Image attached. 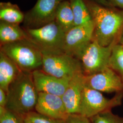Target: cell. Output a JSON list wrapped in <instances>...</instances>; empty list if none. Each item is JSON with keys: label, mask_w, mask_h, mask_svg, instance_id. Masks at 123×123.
Instances as JSON below:
<instances>
[{"label": "cell", "mask_w": 123, "mask_h": 123, "mask_svg": "<svg viewBox=\"0 0 123 123\" xmlns=\"http://www.w3.org/2000/svg\"><path fill=\"white\" fill-rule=\"evenodd\" d=\"M65 121L66 123H91L89 119L79 114H69Z\"/></svg>", "instance_id": "603a6c76"}, {"label": "cell", "mask_w": 123, "mask_h": 123, "mask_svg": "<svg viewBox=\"0 0 123 123\" xmlns=\"http://www.w3.org/2000/svg\"><path fill=\"white\" fill-rule=\"evenodd\" d=\"M92 123H123V118L113 114L110 110H106L89 119Z\"/></svg>", "instance_id": "ffe728a7"}, {"label": "cell", "mask_w": 123, "mask_h": 123, "mask_svg": "<svg viewBox=\"0 0 123 123\" xmlns=\"http://www.w3.org/2000/svg\"><path fill=\"white\" fill-rule=\"evenodd\" d=\"M7 102L6 92L0 88V106L6 107Z\"/></svg>", "instance_id": "cb8c5ba5"}, {"label": "cell", "mask_w": 123, "mask_h": 123, "mask_svg": "<svg viewBox=\"0 0 123 123\" xmlns=\"http://www.w3.org/2000/svg\"><path fill=\"white\" fill-rule=\"evenodd\" d=\"M32 123H66L64 120L54 119L36 111H32L25 116Z\"/></svg>", "instance_id": "7402d4cb"}, {"label": "cell", "mask_w": 123, "mask_h": 123, "mask_svg": "<svg viewBox=\"0 0 123 123\" xmlns=\"http://www.w3.org/2000/svg\"><path fill=\"white\" fill-rule=\"evenodd\" d=\"M28 39L25 29L19 24L0 22V45Z\"/></svg>", "instance_id": "9a60e30c"}, {"label": "cell", "mask_w": 123, "mask_h": 123, "mask_svg": "<svg viewBox=\"0 0 123 123\" xmlns=\"http://www.w3.org/2000/svg\"><path fill=\"white\" fill-rule=\"evenodd\" d=\"M122 96L112 99L105 97L101 92L85 85L79 105V114L90 119L95 115L118 105Z\"/></svg>", "instance_id": "52a82bcc"}, {"label": "cell", "mask_w": 123, "mask_h": 123, "mask_svg": "<svg viewBox=\"0 0 123 123\" xmlns=\"http://www.w3.org/2000/svg\"><path fill=\"white\" fill-rule=\"evenodd\" d=\"M109 1L112 5L123 9V0H109Z\"/></svg>", "instance_id": "484cf974"}, {"label": "cell", "mask_w": 123, "mask_h": 123, "mask_svg": "<svg viewBox=\"0 0 123 123\" xmlns=\"http://www.w3.org/2000/svg\"><path fill=\"white\" fill-rule=\"evenodd\" d=\"M35 110L41 114L65 120L68 115L62 96L46 92H38Z\"/></svg>", "instance_id": "8fae6325"}, {"label": "cell", "mask_w": 123, "mask_h": 123, "mask_svg": "<svg viewBox=\"0 0 123 123\" xmlns=\"http://www.w3.org/2000/svg\"><path fill=\"white\" fill-rule=\"evenodd\" d=\"M109 67L116 71L123 78V46L116 43L113 47L111 54Z\"/></svg>", "instance_id": "d6986e66"}, {"label": "cell", "mask_w": 123, "mask_h": 123, "mask_svg": "<svg viewBox=\"0 0 123 123\" xmlns=\"http://www.w3.org/2000/svg\"><path fill=\"white\" fill-rule=\"evenodd\" d=\"M115 42L107 47L102 46L94 40L84 49L79 56L83 71L85 76L95 74L109 67Z\"/></svg>", "instance_id": "8992f818"}, {"label": "cell", "mask_w": 123, "mask_h": 123, "mask_svg": "<svg viewBox=\"0 0 123 123\" xmlns=\"http://www.w3.org/2000/svg\"><path fill=\"white\" fill-rule=\"evenodd\" d=\"M25 117L0 106V123H24Z\"/></svg>", "instance_id": "44dd1931"}, {"label": "cell", "mask_w": 123, "mask_h": 123, "mask_svg": "<svg viewBox=\"0 0 123 123\" xmlns=\"http://www.w3.org/2000/svg\"><path fill=\"white\" fill-rule=\"evenodd\" d=\"M85 75L81 72L70 80L62 96V100L68 114H79V105L85 85Z\"/></svg>", "instance_id": "4fadbf2b"}, {"label": "cell", "mask_w": 123, "mask_h": 123, "mask_svg": "<svg viewBox=\"0 0 123 123\" xmlns=\"http://www.w3.org/2000/svg\"><path fill=\"white\" fill-rule=\"evenodd\" d=\"M41 69L56 77L67 79L83 72L79 59L63 52L43 53Z\"/></svg>", "instance_id": "5b68a950"}, {"label": "cell", "mask_w": 123, "mask_h": 123, "mask_svg": "<svg viewBox=\"0 0 123 123\" xmlns=\"http://www.w3.org/2000/svg\"><path fill=\"white\" fill-rule=\"evenodd\" d=\"M33 81L38 92H43L62 96L71 79H61L49 74L42 69L32 72Z\"/></svg>", "instance_id": "7c38bea8"}, {"label": "cell", "mask_w": 123, "mask_h": 123, "mask_svg": "<svg viewBox=\"0 0 123 123\" xmlns=\"http://www.w3.org/2000/svg\"><path fill=\"white\" fill-rule=\"evenodd\" d=\"M94 29L92 21L73 27L65 33L63 52L79 59L84 49L92 41Z\"/></svg>", "instance_id": "ba28073f"}, {"label": "cell", "mask_w": 123, "mask_h": 123, "mask_svg": "<svg viewBox=\"0 0 123 123\" xmlns=\"http://www.w3.org/2000/svg\"><path fill=\"white\" fill-rule=\"evenodd\" d=\"M6 108L25 117L35 110L38 92L32 73L21 71L9 86Z\"/></svg>", "instance_id": "7a4b0ae2"}, {"label": "cell", "mask_w": 123, "mask_h": 123, "mask_svg": "<svg viewBox=\"0 0 123 123\" xmlns=\"http://www.w3.org/2000/svg\"><path fill=\"white\" fill-rule=\"evenodd\" d=\"M85 1L94 25L93 40L104 47L117 42L123 27V12H115L91 0Z\"/></svg>", "instance_id": "6da1fadb"}, {"label": "cell", "mask_w": 123, "mask_h": 123, "mask_svg": "<svg viewBox=\"0 0 123 123\" xmlns=\"http://www.w3.org/2000/svg\"><path fill=\"white\" fill-rule=\"evenodd\" d=\"M55 21L65 33L75 26L74 16L69 0H64L59 5Z\"/></svg>", "instance_id": "2e32d148"}, {"label": "cell", "mask_w": 123, "mask_h": 123, "mask_svg": "<svg viewBox=\"0 0 123 123\" xmlns=\"http://www.w3.org/2000/svg\"><path fill=\"white\" fill-rule=\"evenodd\" d=\"M0 51L23 72L32 73L42 68L43 53L29 39L0 45Z\"/></svg>", "instance_id": "3957f363"}, {"label": "cell", "mask_w": 123, "mask_h": 123, "mask_svg": "<svg viewBox=\"0 0 123 123\" xmlns=\"http://www.w3.org/2000/svg\"><path fill=\"white\" fill-rule=\"evenodd\" d=\"M93 2H94L102 6L109 7H111L112 5L110 4V2L108 0H89Z\"/></svg>", "instance_id": "d4e9b609"}, {"label": "cell", "mask_w": 123, "mask_h": 123, "mask_svg": "<svg viewBox=\"0 0 123 123\" xmlns=\"http://www.w3.org/2000/svg\"><path fill=\"white\" fill-rule=\"evenodd\" d=\"M64 0H37L33 7L25 14L26 28H37L55 21L59 5Z\"/></svg>", "instance_id": "9c48e42d"}, {"label": "cell", "mask_w": 123, "mask_h": 123, "mask_svg": "<svg viewBox=\"0 0 123 123\" xmlns=\"http://www.w3.org/2000/svg\"><path fill=\"white\" fill-rule=\"evenodd\" d=\"M85 83L88 87L100 92H119L123 89L121 78L109 67L95 74L85 76Z\"/></svg>", "instance_id": "30bf717a"}, {"label": "cell", "mask_w": 123, "mask_h": 123, "mask_svg": "<svg viewBox=\"0 0 123 123\" xmlns=\"http://www.w3.org/2000/svg\"><path fill=\"white\" fill-rule=\"evenodd\" d=\"M74 16L75 26L86 24L92 21L84 0H69Z\"/></svg>", "instance_id": "ac0fdd59"}, {"label": "cell", "mask_w": 123, "mask_h": 123, "mask_svg": "<svg viewBox=\"0 0 123 123\" xmlns=\"http://www.w3.org/2000/svg\"><path fill=\"white\" fill-rule=\"evenodd\" d=\"M24 123H32V122H31V121L28 119L26 118V117H25V119H24Z\"/></svg>", "instance_id": "83f0119b"}, {"label": "cell", "mask_w": 123, "mask_h": 123, "mask_svg": "<svg viewBox=\"0 0 123 123\" xmlns=\"http://www.w3.org/2000/svg\"></svg>", "instance_id": "f1b7e54d"}, {"label": "cell", "mask_w": 123, "mask_h": 123, "mask_svg": "<svg viewBox=\"0 0 123 123\" xmlns=\"http://www.w3.org/2000/svg\"><path fill=\"white\" fill-rule=\"evenodd\" d=\"M119 44L123 46V27L119 36Z\"/></svg>", "instance_id": "4316f807"}, {"label": "cell", "mask_w": 123, "mask_h": 123, "mask_svg": "<svg viewBox=\"0 0 123 123\" xmlns=\"http://www.w3.org/2000/svg\"><path fill=\"white\" fill-rule=\"evenodd\" d=\"M28 39L42 53L63 52L65 32L55 21L37 28H26Z\"/></svg>", "instance_id": "277c9868"}, {"label": "cell", "mask_w": 123, "mask_h": 123, "mask_svg": "<svg viewBox=\"0 0 123 123\" xmlns=\"http://www.w3.org/2000/svg\"><path fill=\"white\" fill-rule=\"evenodd\" d=\"M22 71L6 54L0 51V88L7 92L10 85Z\"/></svg>", "instance_id": "5bb4252c"}, {"label": "cell", "mask_w": 123, "mask_h": 123, "mask_svg": "<svg viewBox=\"0 0 123 123\" xmlns=\"http://www.w3.org/2000/svg\"><path fill=\"white\" fill-rule=\"evenodd\" d=\"M24 18L25 14L17 5L10 2L0 3V21L20 24L24 22Z\"/></svg>", "instance_id": "e0dca14e"}]
</instances>
